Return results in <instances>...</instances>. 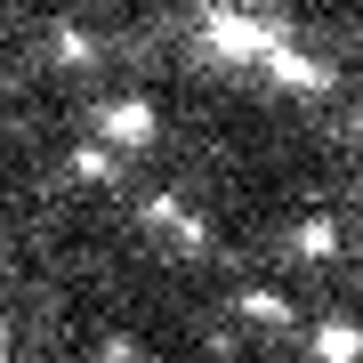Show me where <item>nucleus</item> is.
Segmentation results:
<instances>
[{
	"mask_svg": "<svg viewBox=\"0 0 363 363\" xmlns=\"http://www.w3.org/2000/svg\"><path fill=\"white\" fill-rule=\"evenodd\" d=\"M307 355H315V363H363V323H347V315H323V323L307 331Z\"/></svg>",
	"mask_w": 363,
	"mask_h": 363,
	"instance_id": "39448f33",
	"label": "nucleus"
},
{
	"mask_svg": "<svg viewBox=\"0 0 363 363\" xmlns=\"http://www.w3.org/2000/svg\"><path fill=\"white\" fill-rule=\"evenodd\" d=\"M49 40H57V57H65V65H97V40H89V33H73V25H57Z\"/></svg>",
	"mask_w": 363,
	"mask_h": 363,
	"instance_id": "1a4fd4ad",
	"label": "nucleus"
},
{
	"mask_svg": "<svg viewBox=\"0 0 363 363\" xmlns=\"http://www.w3.org/2000/svg\"><path fill=\"white\" fill-rule=\"evenodd\" d=\"M267 73L283 81V89H298V97H323V89H331V65H323V57H307V49L291 40V33H283V40L267 49Z\"/></svg>",
	"mask_w": 363,
	"mask_h": 363,
	"instance_id": "7ed1b4c3",
	"label": "nucleus"
},
{
	"mask_svg": "<svg viewBox=\"0 0 363 363\" xmlns=\"http://www.w3.org/2000/svg\"><path fill=\"white\" fill-rule=\"evenodd\" d=\"M347 130H355V145H363V105H355V113H347Z\"/></svg>",
	"mask_w": 363,
	"mask_h": 363,
	"instance_id": "9d476101",
	"label": "nucleus"
},
{
	"mask_svg": "<svg viewBox=\"0 0 363 363\" xmlns=\"http://www.w3.org/2000/svg\"><path fill=\"white\" fill-rule=\"evenodd\" d=\"M65 169H73V178H81V186H113V178H121V162H113V154H105V145H97V138H89V145H73V154H65Z\"/></svg>",
	"mask_w": 363,
	"mask_h": 363,
	"instance_id": "6e6552de",
	"label": "nucleus"
},
{
	"mask_svg": "<svg viewBox=\"0 0 363 363\" xmlns=\"http://www.w3.org/2000/svg\"><path fill=\"white\" fill-rule=\"evenodd\" d=\"M274 40H283V25H274V16H250L242 0H226V9L202 16V49L218 57V65H267Z\"/></svg>",
	"mask_w": 363,
	"mask_h": 363,
	"instance_id": "f257e3e1",
	"label": "nucleus"
},
{
	"mask_svg": "<svg viewBox=\"0 0 363 363\" xmlns=\"http://www.w3.org/2000/svg\"><path fill=\"white\" fill-rule=\"evenodd\" d=\"M97 145H105V154H145V145H154L162 138V113H154V105H145V97H113V105H97Z\"/></svg>",
	"mask_w": 363,
	"mask_h": 363,
	"instance_id": "f03ea898",
	"label": "nucleus"
},
{
	"mask_svg": "<svg viewBox=\"0 0 363 363\" xmlns=\"http://www.w3.org/2000/svg\"><path fill=\"white\" fill-rule=\"evenodd\" d=\"M145 226L178 234V250H202V242H210V226H202V218H194V210H186L178 194H154V202H145Z\"/></svg>",
	"mask_w": 363,
	"mask_h": 363,
	"instance_id": "0eeeda50",
	"label": "nucleus"
},
{
	"mask_svg": "<svg viewBox=\"0 0 363 363\" xmlns=\"http://www.w3.org/2000/svg\"><path fill=\"white\" fill-rule=\"evenodd\" d=\"M234 323H242V331H267V339H291L298 331V307H291L283 291H259V283H250V291H234Z\"/></svg>",
	"mask_w": 363,
	"mask_h": 363,
	"instance_id": "20e7f679",
	"label": "nucleus"
},
{
	"mask_svg": "<svg viewBox=\"0 0 363 363\" xmlns=\"http://www.w3.org/2000/svg\"><path fill=\"white\" fill-rule=\"evenodd\" d=\"M283 259H298V267L339 259V226H331V218H298V226L283 234Z\"/></svg>",
	"mask_w": 363,
	"mask_h": 363,
	"instance_id": "423d86ee",
	"label": "nucleus"
},
{
	"mask_svg": "<svg viewBox=\"0 0 363 363\" xmlns=\"http://www.w3.org/2000/svg\"><path fill=\"white\" fill-rule=\"evenodd\" d=\"M210 9H226V0H210Z\"/></svg>",
	"mask_w": 363,
	"mask_h": 363,
	"instance_id": "9b49d317",
	"label": "nucleus"
}]
</instances>
